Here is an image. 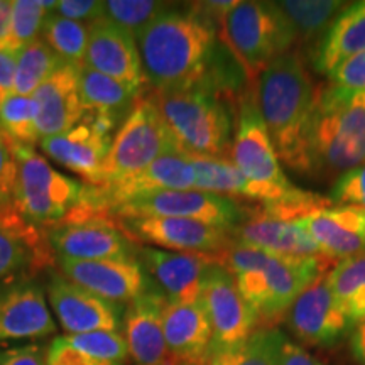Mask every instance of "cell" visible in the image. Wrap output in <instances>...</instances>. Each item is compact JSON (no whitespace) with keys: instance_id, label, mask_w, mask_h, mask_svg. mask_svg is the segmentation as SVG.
<instances>
[{"instance_id":"1","label":"cell","mask_w":365,"mask_h":365,"mask_svg":"<svg viewBox=\"0 0 365 365\" xmlns=\"http://www.w3.org/2000/svg\"><path fill=\"white\" fill-rule=\"evenodd\" d=\"M220 22L202 2L186 7L171 4L137 39L145 85L150 91L203 86L217 93L227 90V68L234 53L218 34Z\"/></svg>"},{"instance_id":"2","label":"cell","mask_w":365,"mask_h":365,"mask_svg":"<svg viewBox=\"0 0 365 365\" xmlns=\"http://www.w3.org/2000/svg\"><path fill=\"white\" fill-rule=\"evenodd\" d=\"M317 98L318 91L298 54H282L259 75L255 100L274 149L287 168L299 173H313L308 132Z\"/></svg>"},{"instance_id":"3","label":"cell","mask_w":365,"mask_h":365,"mask_svg":"<svg viewBox=\"0 0 365 365\" xmlns=\"http://www.w3.org/2000/svg\"><path fill=\"white\" fill-rule=\"evenodd\" d=\"M218 262L234 276L257 318L279 317L322 274L319 257L276 255L232 242Z\"/></svg>"},{"instance_id":"4","label":"cell","mask_w":365,"mask_h":365,"mask_svg":"<svg viewBox=\"0 0 365 365\" xmlns=\"http://www.w3.org/2000/svg\"><path fill=\"white\" fill-rule=\"evenodd\" d=\"M176 148L186 158L225 159L232 148V110L222 93L191 86L150 91Z\"/></svg>"},{"instance_id":"5","label":"cell","mask_w":365,"mask_h":365,"mask_svg":"<svg viewBox=\"0 0 365 365\" xmlns=\"http://www.w3.org/2000/svg\"><path fill=\"white\" fill-rule=\"evenodd\" d=\"M312 170L346 173L365 163V108L335 86L318 90L308 132Z\"/></svg>"},{"instance_id":"6","label":"cell","mask_w":365,"mask_h":365,"mask_svg":"<svg viewBox=\"0 0 365 365\" xmlns=\"http://www.w3.org/2000/svg\"><path fill=\"white\" fill-rule=\"evenodd\" d=\"M17 180L12 190L14 212L39 228L61 223L80 207L86 185L54 170L34 148H12Z\"/></svg>"},{"instance_id":"7","label":"cell","mask_w":365,"mask_h":365,"mask_svg":"<svg viewBox=\"0 0 365 365\" xmlns=\"http://www.w3.org/2000/svg\"><path fill=\"white\" fill-rule=\"evenodd\" d=\"M220 27L227 46L250 76L261 75L296 41L293 27L276 2H237Z\"/></svg>"},{"instance_id":"8","label":"cell","mask_w":365,"mask_h":365,"mask_svg":"<svg viewBox=\"0 0 365 365\" xmlns=\"http://www.w3.org/2000/svg\"><path fill=\"white\" fill-rule=\"evenodd\" d=\"M171 153L180 150L161 112L149 95H140L113 135L105 159L103 182L134 175L158 158Z\"/></svg>"},{"instance_id":"9","label":"cell","mask_w":365,"mask_h":365,"mask_svg":"<svg viewBox=\"0 0 365 365\" xmlns=\"http://www.w3.org/2000/svg\"><path fill=\"white\" fill-rule=\"evenodd\" d=\"M132 217H166L196 220L234 232L247 218V212L235 200L203 190H166L139 196L108 215L112 220Z\"/></svg>"},{"instance_id":"10","label":"cell","mask_w":365,"mask_h":365,"mask_svg":"<svg viewBox=\"0 0 365 365\" xmlns=\"http://www.w3.org/2000/svg\"><path fill=\"white\" fill-rule=\"evenodd\" d=\"M230 161L255 185L272 190L294 188L293 182L282 173L279 158L252 93L245 95L239 103Z\"/></svg>"},{"instance_id":"11","label":"cell","mask_w":365,"mask_h":365,"mask_svg":"<svg viewBox=\"0 0 365 365\" xmlns=\"http://www.w3.org/2000/svg\"><path fill=\"white\" fill-rule=\"evenodd\" d=\"M212 327V355L245 344L257 325V314L240 294L234 276L220 264L210 267L200 291Z\"/></svg>"},{"instance_id":"12","label":"cell","mask_w":365,"mask_h":365,"mask_svg":"<svg viewBox=\"0 0 365 365\" xmlns=\"http://www.w3.org/2000/svg\"><path fill=\"white\" fill-rule=\"evenodd\" d=\"M117 225L135 244L173 252L222 254L232 244L230 232L196 220L166 217L117 218Z\"/></svg>"},{"instance_id":"13","label":"cell","mask_w":365,"mask_h":365,"mask_svg":"<svg viewBox=\"0 0 365 365\" xmlns=\"http://www.w3.org/2000/svg\"><path fill=\"white\" fill-rule=\"evenodd\" d=\"M46 277V296L54 317L68 335L91 331L122 333L125 307L90 293L53 269H49Z\"/></svg>"},{"instance_id":"14","label":"cell","mask_w":365,"mask_h":365,"mask_svg":"<svg viewBox=\"0 0 365 365\" xmlns=\"http://www.w3.org/2000/svg\"><path fill=\"white\" fill-rule=\"evenodd\" d=\"M56 331L38 274L0 281V341L44 339Z\"/></svg>"},{"instance_id":"15","label":"cell","mask_w":365,"mask_h":365,"mask_svg":"<svg viewBox=\"0 0 365 365\" xmlns=\"http://www.w3.org/2000/svg\"><path fill=\"white\" fill-rule=\"evenodd\" d=\"M54 257L73 261H110L135 257L137 244L112 218H88L44 228Z\"/></svg>"},{"instance_id":"16","label":"cell","mask_w":365,"mask_h":365,"mask_svg":"<svg viewBox=\"0 0 365 365\" xmlns=\"http://www.w3.org/2000/svg\"><path fill=\"white\" fill-rule=\"evenodd\" d=\"M54 267L76 286L122 307L148 293L154 286L137 257L110 261L54 257Z\"/></svg>"},{"instance_id":"17","label":"cell","mask_w":365,"mask_h":365,"mask_svg":"<svg viewBox=\"0 0 365 365\" xmlns=\"http://www.w3.org/2000/svg\"><path fill=\"white\" fill-rule=\"evenodd\" d=\"M287 312V323L294 335L314 346L340 344L355 325L333 296L325 274H319Z\"/></svg>"},{"instance_id":"18","label":"cell","mask_w":365,"mask_h":365,"mask_svg":"<svg viewBox=\"0 0 365 365\" xmlns=\"http://www.w3.org/2000/svg\"><path fill=\"white\" fill-rule=\"evenodd\" d=\"M135 257L153 284L166 296L168 301L198 299L210 267L220 264L218 254L173 252L139 244Z\"/></svg>"},{"instance_id":"19","label":"cell","mask_w":365,"mask_h":365,"mask_svg":"<svg viewBox=\"0 0 365 365\" xmlns=\"http://www.w3.org/2000/svg\"><path fill=\"white\" fill-rule=\"evenodd\" d=\"M112 139L113 134L83 117L70 130L41 139L39 145L46 156L78 175L85 185L100 186Z\"/></svg>"},{"instance_id":"20","label":"cell","mask_w":365,"mask_h":365,"mask_svg":"<svg viewBox=\"0 0 365 365\" xmlns=\"http://www.w3.org/2000/svg\"><path fill=\"white\" fill-rule=\"evenodd\" d=\"M85 66L110 76L137 95H143L145 78L139 46L134 36L102 19L90 26Z\"/></svg>"},{"instance_id":"21","label":"cell","mask_w":365,"mask_h":365,"mask_svg":"<svg viewBox=\"0 0 365 365\" xmlns=\"http://www.w3.org/2000/svg\"><path fill=\"white\" fill-rule=\"evenodd\" d=\"M168 299L156 286L125 304L122 335L134 365H178L164 339L163 313Z\"/></svg>"},{"instance_id":"22","label":"cell","mask_w":365,"mask_h":365,"mask_svg":"<svg viewBox=\"0 0 365 365\" xmlns=\"http://www.w3.org/2000/svg\"><path fill=\"white\" fill-rule=\"evenodd\" d=\"M164 339L178 365H207L212 327L202 299L168 301L163 313Z\"/></svg>"},{"instance_id":"23","label":"cell","mask_w":365,"mask_h":365,"mask_svg":"<svg viewBox=\"0 0 365 365\" xmlns=\"http://www.w3.org/2000/svg\"><path fill=\"white\" fill-rule=\"evenodd\" d=\"M54 267V252L46 240L44 228L22 220L14 210L0 215V281Z\"/></svg>"},{"instance_id":"24","label":"cell","mask_w":365,"mask_h":365,"mask_svg":"<svg viewBox=\"0 0 365 365\" xmlns=\"http://www.w3.org/2000/svg\"><path fill=\"white\" fill-rule=\"evenodd\" d=\"M33 98L41 139L70 130L85 115L80 97L78 66L63 63L34 91Z\"/></svg>"},{"instance_id":"25","label":"cell","mask_w":365,"mask_h":365,"mask_svg":"<svg viewBox=\"0 0 365 365\" xmlns=\"http://www.w3.org/2000/svg\"><path fill=\"white\" fill-rule=\"evenodd\" d=\"M323 255L346 259L365 252V208L352 205L319 208L298 218Z\"/></svg>"},{"instance_id":"26","label":"cell","mask_w":365,"mask_h":365,"mask_svg":"<svg viewBox=\"0 0 365 365\" xmlns=\"http://www.w3.org/2000/svg\"><path fill=\"white\" fill-rule=\"evenodd\" d=\"M232 242L276 255L319 257L322 250L298 220H281L262 212L245 218L230 234Z\"/></svg>"},{"instance_id":"27","label":"cell","mask_w":365,"mask_h":365,"mask_svg":"<svg viewBox=\"0 0 365 365\" xmlns=\"http://www.w3.org/2000/svg\"><path fill=\"white\" fill-rule=\"evenodd\" d=\"M365 53V0L349 4L323 34L314 66L331 73L346 59Z\"/></svg>"},{"instance_id":"28","label":"cell","mask_w":365,"mask_h":365,"mask_svg":"<svg viewBox=\"0 0 365 365\" xmlns=\"http://www.w3.org/2000/svg\"><path fill=\"white\" fill-rule=\"evenodd\" d=\"M78 80L85 112L110 117L118 124H122L134 107L135 100L140 97L117 80L85 65L78 66Z\"/></svg>"},{"instance_id":"29","label":"cell","mask_w":365,"mask_h":365,"mask_svg":"<svg viewBox=\"0 0 365 365\" xmlns=\"http://www.w3.org/2000/svg\"><path fill=\"white\" fill-rule=\"evenodd\" d=\"M53 341L70 352L80 365H127L130 359L124 335L115 331L63 335Z\"/></svg>"},{"instance_id":"30","label":"cell","mask_w":365,"mask_h":365,"mask_svg":"<svg viewBox=\"0 0 365 365\" xmlns=\"http://www.w3.org/2000/svg\"><path fill=\"white\" fill-rule=\"evenodd\" d=\"M328 286L355 323L365 319V252L341 259L327 274Z\"/></svg>"},{"instance_id":"31","label":"cell","mask_w":365,"mask_h":365,"mask_svg":"<svg viewBox=\"0 0 365 365\" xmlns=\"http://www.w3.org/2000/svg\"><path fill=\"white\" fill-rule=\"evenodd\" d=\"M276 4L293 27L294 38L301 41H312L327 33L344 6H349L336 0H284Z\"/></svg>"},{"instance_id":"32","label":"cell","mask_w":365,"mask_h":365,"mask_svg":"<svg viewBox=\"0 0 365 365\" xmlns=\"http://www.w3.org/2000/svg\"><path fill=\"white\" fill-rule=\"evenodd\" d=\"M41 39L58 54L63 63L81 66L88 48L90 26L66 19L56 12H49L41 29Z\"/></svg>"},{"instance_id":"33","label":"cell","mask_w":365,"mask_h":365,"mask_svg":"<svg viewBox=\"0 0 365 365\" xmlns=\"http://www.w3.org/2000/svg\"><path fill=\"white\" fill-rule=\"evenodd\" d=\"M61 65L63 61L58 54L43 39H36L16 54L12 93L33 97L34 91Z\"/></svg>"},{"instance_id":"34","label":"cell","mask_w":365,"mask_h":365,"mask_svg":"<svg viewBox=\"0 0 365 365\" xmlns=\"http://www.w3.org/2000/svg\"><path fill=\"white\" fill-rule=\"evenodd\" d=\"M0 135L12 148H34L41 137L33 97L11 93L0 105Z\"/></svg>"},{"instance_id":"35","label":"cell","mask_w":365,"mask_h":365,"mask_svg":"<svg viewBox=\"0 0 365 365\" xmlns=\"http://www.w3.org/2000/svg\"><path fill=\"white\" fill-rule=\"evenodd\" d=\"M284 333L277 328H264L235 349L210 355L207 365H279Z\"/></svg>"},{"instance_id":"36","label":"cell","mask_w":365,"mask_h":365,"mask_svg":"<svg viewBox=\"0 0 365 365\" xmlns=\"http://www.w3.org/2000/svg\"><path fill=\"white\" fill-rule=\"evenodd\" d=\"M48 14L46 4L39 0H14L6 36L0 41V51L17 54L39 39Z\"/></svg>"},{"instance_id":"37","label":"cell","mask_w":365,"mask_h":365,"mask_svg":"<svg viewBox=\"0 0 365 365\" xmlns=\"http://www.w3.org/2000/svg\"><path fill=\"white\" fill-rule=\"evenodd\" d=\"M170 6L154 0H107L103 2V16L137 41Z\"/></svg>"},{"instance_id":"38","label":"cell","mask_w":365,"mask_h":365,"mask_svg":"<svg viewBox=\"0 0 365 365\" xmlns=\"http://www.w3.org/2000/svg\"><path fill=\"white\" fill-rule=\"evenodd\" d=\"M328 200L335 205L365 208V164L344 173L336 180Z\"/></svg>"},{"instance_id":"39","label":"cell","mask_w":365,"mask_h":365,"mask_svg":"<svg viewBox=\"0 0 365 365\" xmlns=\"http://www.w3.org/2000/svg\"><path fill=\"white\" fill-rule=\"evenodd\" d=\"M328 78L331 81V86L350 97L362 93L365 91V53L346 59L331 73H328Z\"/></svg>"},{"instance_id":"40","label":"cell","mask_w":365,"mask_h":365,"mask_svg":"<svg viewBox=\"0 0 365 365\" xmlns=\"http://www.w3.org/2000/svg\"><path fill=\"white\" fill-rule=\"evenodd\" d=\"M54 12L66 19L83 22L88 26L105 19L103 2H97V0H61L56 4Z\"/></svg>"},{"instance_id":"41","label":"cell","mask_w":365,"mask_h":365,"mask_svg":"<svg viewBox=\"0 0 365 365\" xmlns=\"http://www.w3.org/2000/svg\"><path fill=\"white\" fill-rule=\"evenodd\" d=\"M48 346L29 344L0 352V365H46Z\"/></svg>"},{"instance_id":"42","label":"cell","mask_w":365,"mask_h":365,"mask_svg":"<svg viewBox=\"0 0 365 365\" xmlns=\"http://www.w3.org/2000/svg\"><path fill=\"white\" fill-rule=\"evenodd\" d=\"M17 180V159L12 145L0 135V188L12 195Z\"/></svg>"},{"instance_id":"43","label":"cell","mask_w":365,"mask_h":365,"mask_svg":"<svg viewBox=\"0 0 365 365\" xmlns=\"http://www.w3.org/2000/svg\"><path fill=\"white\" fill-rule=\"evenodd\" d=\"M279 365H323L319 360L313 357L312 354L307 352L303 346L294 344L284 335L281 345V355H279Z\"/></svg>"},{"instance_id":"44","label":"cell","mask_w":365,"mask_h":365,"mask_svg":"<svg viewBox=\"0 0 365 365\" xmlns=\"http://www.w3.org/2000/svg\"><path fill=\"white\" fill-rule=\"evenodd\" d=\"M14 75H16V54L0 51V105L12 93Z\"/></svg>"},{"instance_id":"45","label":"cell","mask_w":365,"mask_h":365,"mask_svg":"<svg viewBox=\"0 0 365 365\" xmlns=\"http://www.w3.org/2000/svg\"><path fill=\"white\" fill-rule=\"evenodd\" d=\"M350 352L360 365H365V319L355 323L350 331Z\"/></svg>"},{"instance_id":"46","label":"cell","mask_w":365,"mask_h":365,"mask_svg":"<svg viewBox=\"0 0 365 365\" xmlns=\"http://www.w3.org/2000/svg\"><path fill=\"white\" fill-rule=\"evenodd\" d=\"M46 365H80L73 359V355L70 352H66L65 349L54 344L48 345V359H46Z\"/></svg>"},{"instance_id":"47","label":"cell","mask_w":365,"mask_h":365,"mask_svg":"<svg viewBox=\"0 0 365 365\" xmlns=\"http://www.w3.org/2000/svg\"><path fill=\"white\" fill-rule=\"evenodd\" d=\"M11 11H12V2H9V0H0V41H2L4 36H6Z\"/></svg>"},{"instance_id":"48","label":"cell","mask_w":365,"mask_h":365,"mask_svg":"<svg viewBox=\"0 0 365 365\" xmlns=\"http://www.w3.org/2000/svg\"><path fill=\"white\" fill-rule=\"evenodd\" d=\"M11 210H14L12 195L0 188V215H6V213L11 212Z\"/></svg>"},{"instance_id":"49","label":"cell","mask_w":365,"mask_h":365,"mask_svg":"<svg viewBox=\"0 0 365 365\" xmlns=\"http://www.w3.org/2000/svg\"><path fill=\"white\" fill-rule=\"evenodd\" d=\"M354 102L357 103V105H360V107H364L365 108V91H362V93H357V95H354Z\"/></svg>"}]
</instances>
